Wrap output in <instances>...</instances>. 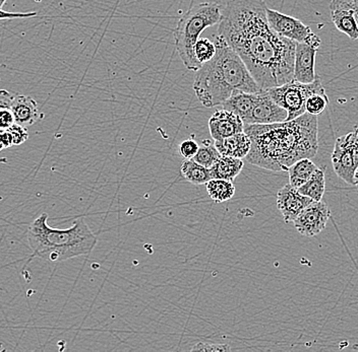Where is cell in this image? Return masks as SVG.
Instances as JSON below:
<instances>
[{"label":"cell","instance_id":"cell-13","mask_svg":"<svg viewBox=\"0 0 358 352\" xmlns=\"http://www.w3.org/2000/svg\"><path fill=\"white\" fill-rule=\"evenodd\" d=\"M210 135L214 140H222L245 131V123L236 114L228 110H219L209 120Z\"/></svg>","mask_w":358,"mask_h":352},{"label":"cell","instance_id":"cell-20","mask_svg":"<svg viewBox=\"0 0 358 352\" xmlns=\"http://www.w3.org/2000/svg\"><path fill=\"white\" fill-rule=\"evenodd\" d=\"M180 172L183 178L193 185H206L213 179L210 168L200 165L193 159L183 161Z\"/></svg>","mask_w":358,"mask_h":352},{"label":"cell","instance_id":"cell-17","mask_svg":"<svg viewBox=\"0 0 358 352\" xmlns=\"http://www.w3.org/2000/svg\"><path fill=\"white\" fill-rule=\"evenodd\" d=\"M256 100V92H236L222 104L223 109L233 112L243 121H247Z\"/></svg>","mask_w":358,"mask_h":352},{"label":"cell","instance_id":"cell-30","mask_svg":"<svg viewBox=\"0 0 358 352\" xmlns=\"http://www.w3.org/2000/svg\"><path fill=\"white\" fill-rule=\"evenodd\" d=\"M15 95L16 94L8 92V90H0V112L12 108V101Z\"/></svg>","mask_w":358,"mask_h":352},{"label":"cell","instance_id":"cell-2","mask_svg":"<svg viewBox=\"0 0 358 352\" xmlns=\"http://www.w3.org/2000/svg\"><path fill=\"white\" fill-rule=\"evenodd\" d=\"M318 116L305 112L301 117L274 124L245 125L252 148L245 159L252 165L287 172L301 159L318 153Z\"/></svg>","mask_w":358,"mask_h":352},{"label":"cell","instance_id":"cell-9","mask_svg":"<svg viewBox=\"0 0 358 352\" xmlns=\"http://www.w3.org/2000/svg\"><path fill=\"white\" fill-rule=\"evenodd\" d=\"M330 217L331 213L327 203L322 200L314 202L301 211V215L295 218L293 224L299 234L312 237L323 232Z\"/></svg>","mask_w":358,"mask_h":352},{"label":"cell","instance_id":"cell-18","mask_svg":"<svg viewBox=\"0 0 358 352\" xmlns=\"http://www.w3.org/2000/svg\"><path fill=\"white\" fill-rule=\"evenodd\" d=\"M317 168L318 166L308 157L295 162L287 170L289 175V184L299 189L310 180Z\"/></svg>","mask_w":358,"mask_h":352},{"label":"cell","instance_id":"cell-23","mask_svg":"<svg viewBox=\"0 0 358 352\" xmlns=\"http://www.w3.org/2000/svg\"><path fill=\"white\" fill-rule=\"evenodd\" d=\"M221 155L219 150L216 148L215 144H211L208 140H205L204 146H200L197 155L193 157V159L200 165L211 168Z\"/></svg>","mask_w":358,"mask_h":352},{"label":"cell","instance_id":"cell-5","mask_svg":"<svg viewBox=\"0 0 358 352\" xmlns=\"http://www.w3.org/2000/svg\"><path fill=\"white\" fill-rule=\"evenodd\" d=\"M221 6L216 2H205L194 6L179 19L174 39L176 48L183 64L189 70L198 71L202 68L195 54L198 37L207 28L221 21Z\"/></svg>","mask_w":358,"mask_h":352},{"label":"cell","instance_id":"cell-1","mask_svg":"<svg viewBox=\"0 0 358 352\" xmlns=\"http://www.w3.org/2000/svg\"><path fill=\"white\" fill-rule=\"evenodd\" d=\"M264 0H229L218 35L238 54L262 90L294 79L296 42L270 27Z\"/></svg>","mask_w":358,"mask_h":352},{"label":"cell","instance_id":"cell-25","mask_svg":"<svg viewBox=\"0 0 358 352\" xmlns=\"http://www.w3.org/2000/svg\"><path fill=\"white\" fill-rule=\"evenodd\" d=\"M328 106H329V98H328L326 92H318V94L312 95L308 99L305 104V109L308 113L319 116L327 109Z\"/></svg>","mask_w":358,"mask_h":352},{"label":"cell","instance_id":"cell-15","mask_svg":"<svg viewBox=\"0 0 358 352\" xmlns=\"http://www.w3.org/2000/svg\"><path fill=\"white\" fill-rule=\"evenodd\" d=\"M214 144L222 155L243 159L247 157L251 150L252 140L251 137L243 131L222 140H214Z\"/></svg>","mask_w":358,"mask_h":352},{"label":"cell","instance_id":"cell-10","mask_svg":"<svg viewBox=\"0 0 358 352\" xmlns=\"http://www.w3.org/2000/svg\"><path fill=\"white\" fill-rule=\"evenodd\" d=\"M332 164L336 175L347 184L353 185V175L357 168V164L351 150L349 133L341 136L336 140L335 148L332 153Z\"/></svg>","mask_w":358,"mask_h":352},{"label":"cell","instance_id":"cell-31","mask_svg":"<svg viewBox=\"0 0 358 352\" xmlns=\"http://www.w3.org/2000/svg\"><path fill=\"white\" fill-rule=\"evenodd\" d=\"M36 12H4L0 8V21L1 19H26V17H35Z\"/></svg>","mask_w":358,"mask_h":352},{"label":"cell","instance_id":"cell-28","mask_svg":"<svg viewBox=\"0 0 358 352\" xmlns=\"http://www.w3.org/2000/svg\"><path fill=\"white\" fill-rule=\"evenodd\" d=\"M232 347L227 344H216V343H202L200 342L196 344L191 349V351H230Z\"/></svg>","mask_w":358,"mask_h":352},{"label":"cell","instance_id":"cell-33","mask_svg":"<svg viewBox=\"0 0 358 352\" xmlns=\"http://www.w3.org/2000/svg\"><path fill=\"white\" fill-rule=\"evenodd\" d=\"M12 146H14V144H12V136H10V133L8 130L0 129V150L10 148Z\"/></svg>","mask_w":358,"mask_h":352},{"label":"cell","instance_id":"cell-34","mask_svg":"<svg viewBox=\"0 0 358 352\" xmlns=\"http://www.w3.org/2000/svg\"><path fill=\"white\" fill-rule=\"evenodd\" d=\"M353 185L358 186V166L355 170V175H353Z\"/></svg>","mask_w":358,"mask_h":352},{"label":"cell","instance_id":"cell-4","mask_svg":"<svg viewBox=\"0 0 358 352\" xmlns=\"http://www.w3.org/2000/svg\"><path fill=\"white\" fill-rule=\"evenodd\" d=\"M48 215L42 213L28 230V242L34 256L50 262H62L88 256L97 245V237L84 218L66 230L50 228Z\"/></svg>","mask_w":358,"mask_h":352},{"label":"cell","instance_id":"cell-16","mask_svg":"<svg viewBox=\"0 0 358 352\" xmlns=\"http://www.w3.org/2000/svg\"><path fill=\"white\" fill-rule=\"evenodd\" d=\"M243 168V159L227 157V155H221L220 159L216 162L214 166L210 168V170L213 179H221V180L233 182L236 177L241 174Z\"/></svg>","mask_w":358,"mask_h":352},{"label":"cell","instance_id":"cell-14","mask_svg":"<svg viewBox=\"0 0 358 352\" xmlns=\"http://www.w3.org/2000/svg\"><path fill=\"white\" fill-rule=\"evenodd\" d=\"M12 112L15 122L21 126L30 127L40 118L38 104L29 96L15 95L12 101Z\"/></svg>","mask_w":358,"mask_h":352},{"label":"cell","instance_id":"cell-19","mask_svg":"<svg viewBox=\"0 0 358 352\" xmlns=\"http://www.w3.org/2000/svg\"><path fill=\"white\" fill-rule=\"evenodd\" d=\"M331 17L338 31L348 36L351 40H358V23L353 10H331Z\"/></svg>","mask_w":358,"mask_h":352},{"label":"cell","instance_id":"cell-11","mask_svg":"<svg viewBox=\"0 0 358 352\" xmlns=\"http://www.w3.org/2000/svg\"><path fill=\"white\" fill-rule=\"evenodd\" d=\"M312 198L303 195L297 188L287 184L282 187L277 193V206L286 224L294 222L295 218L301 215L310 203Z\"/></svg>","mask_w":358,"mask_h":352},{"label":"cell","instance_id":"cell-21","mask_svg":"<svg viewBox=\"0 0 358 352\" xmlns=\"http://www.w3.org/2000/svg\"><path fill=\"white\" fill-rule=\"evenodd\" d=\"M326 190L325 172L322 168H318L314 170L310 180L305 185L299 188V191L303 195L312 198L314 202H321Z\"/></svg>","mask_w":358,"mask_h":352},{"label":"cell","instance_id":"cell-3","mask_svg":"<svg viewBox=\"0 0 358 352\" xmlns=\"http://www.w3.org/2000/svg\"><path fill=\"white\" fill-rule=\"evenodd\" d=\"M216 54L198 69L194 90L198 100L206 108H213L227 101L234 92H258L262 90L243 61L228 43L214 37Z\"/></svg>","mask_w":358,"mask_h":352},{"label":"cell","instance_id":"cell-36","mask_svg":"<svg viewBox=\"0 0 358 352\" xmlns=\"http://www.w3.org/2000/svg\"><path fill=\"white\" fill-rule=\"evenodd\" d=\"M6 0H0V8L2 10V6H4V3H6Z\"/></svg>","mask_w":358,"mask_h":352},{"label":"cell","instance_id":"cell-32","mask_svg":"<svg viewBox=\"0 0 358 352\" xmlns=\"http://www.w3.org/2000/svg\"><path fill=\"white\" fill-rule=\"evenodd\" d=\"M350 135L351 150H352L353 157H355L357 167L358 166V124L355 127L353 131L349 133Z\"/></svg>","mask_w":358,"mask_h":352},{"label":"cell","instance_id":"cell-29","mask_svg":"<svg viewBox=\"0 0 358 352\" xmlns=\"http://www.w3.org/2000/svg\"><path fill=\"white\" fill-rule=\"evenodd\" d=\"M357 6H358V0H332L331 4H330V10H352L353 8Z\"/></svg>","mask_w":358,"mask_h":352},{"label":"cell","instance_id":"cell-7","mask_svg":"<svg viewBox=\"0 0 358 352\" xmlns=\"http://www.w3.org/2000/svg\"><path fill=\"white\" fill-rule=\"evenodd\" d=\"M267 19L270 27L280 36L285 37L296 43L305 42L318 46L322 44L320 37L312 33V29L305 25L301 19L287 16L271 8H267Z\"/></svg>","mask_w":358,"mask_h":352},{"label":"cell","instance_id":"cell-8","mask_svg":"<svg viewBox=\"0 0 358 352\" xmlns=\"http://www.w3.org/2000/svg\"><path fill=\"white\" fill-rule=\"evenodd\" d=\"M287 117H288V112L270 97L267 90H262L261 92H256L254 107L245 125L274 124V123L284 122L287 120Z\"/></svg>","mask_w":358,"mask_h":352},{"label":"cell","instance_id":"cell-26","mask_svg":"<svg viewBox=\"0 0 358 352\" xmlns=\"http://www.w3.org/2000/svg\"><path fill=\"white\" fill-rule=\"evenodd\" d=\"M10 136H12V144L14 146H19L23 144V142L27 141L29 138V133H28L27 128L26 127L21 126V125L15 123L12 126H10L8 129Z\"/></svg>","mask_w":358,"mask_h":352},{"label":"cell","instance_id":"cell-24","mask_svg":"<svg viewBox=\"0 0 358 352\" xmlns=\"http://www.w3.org/2000/svg\"><path fill=\"white\" fill-rule=\"evenodd\" d=\"M196 57L200 64L206 63L214 58L216 54V45L214 41L207 38H198L195 45Z\"/></svg>","mask_w":358,"mask_h":352},{"label":"cell","instance_id":"cell-35","mask_svg":"<svg viewBox=\"0 0 358 352\" xmlns=\"http://www.w3.org/2000/svg\"><path fill=\"white\" fill-rule=\"evenodd\" d=\"M353 12H355V17H357V23H358V6H355V8H353Z\"/></svg>","mask_w":358,"mask_h":352},{"label":"cell","instance_id":"cell-12","mask_svg":"<svg viewBox=\"0 0 358 352\" xmlns=\"http://www.w3.org/2000/svg\"><path fill=\"white\" fill-rule=\"evenodd\" d=\"M320 46L308 43H296L294 56V81L310 84L316 81V56Z\"/></svg>","mask_w":358,"mask_h":352},{"label":"cell","instance_id":"cell-27","mask_svg":"<svg viewBox=\"0 0 358 352\" xmlns=\"http://www.w3.org/2000/svg\"><path fill=\"white\" fill-rule=\"evenodd\" d=\"M198 148H200V146H198L196 140L187 139L181 142L180 146H179V153L183 159H191L197 155Z\"/></svg>","mask_w":358,"mask_h":352},{"label":"cell","instance_id":"cell-6","mask_svg":"<svg viewBox=\"0 0 358 352\" xmlns=\"http://www.w3.org/2000/svg\"><path fill=\"white\" fill-rule=\"evenodd\" d=\"M270 97L288 112L286 121L294 120L305 113V104L312 95L326 92L320 77L310 84L293 81L268 88Z\"/></svg>","mask_w":358,"mask_h":352},{"label":"cell","instance_id":"cell-22","mask_svg":"<svg viewBox=\"0 0 358 352\" xmlns=\"http://www.w3.org/2000/svg\"><path fill=\"white\" fill-rule=\"evenodd\" d=\"M206 188L211 199L217 203L228 202L235 194L233 183L221 179H211L207 183Z\"/></svg>","mask_w":358,"mask_h":352}]
</instances>
